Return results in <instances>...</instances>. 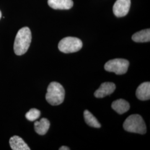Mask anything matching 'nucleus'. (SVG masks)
<instances>
[{"mask_svg": "<svg viewBox=\"0 0 150 150\" xmlns=\"http://www.w3.org/2000/svg\"><path fill=\"white\" fill-rule=\"evenodd\" d=\"M41 112L36 108H31L26 114V118L30 121H35L40 117Z\"/></svg>", "mask_w": 150, "mask_h": 150, "instance_id": "nucleus-15", "label": "nucleus"}, {"mask_svg": "<svg viewBox=\"0 0 150 150\" xmlns=\"http://www.w3.org/2000/svg\"><path fill=\"white\" fill-rule=\"evenodd\" d=\"M59 150H70V149L67 146H62L59 149Z\"/></svg>", "mask_w": 150, "mask_h": 150, "instance_id": "nucleus-16", "label": "nucleus"}, {"mask_svg": "<svg viewBox=\"0 0 150 150\" xmlns=\"http://www.w3.org/2000/svg\"><path fill=\"white\" fill-rule=\"evenodd\" d=\"M136 95L138 99L142 101L150 100V82H145L141 83L136 90Z\"/></svg>", "mask_w": 150, "mask_h": 150, "instance_id": "nucleus-8", "label": "nucleus"}, {"mask_svg": "<svg viewBox=\"0 0 150 150\" xmlns=\"http://www.w3.org/2000/svg\"><path fill=\"white\" fill-rule=\"evenodd\" d=\"M35 129L36 132L40 135H44L48 131L50 127V122L47 118H42L35 123Z\"/></svg>", "mask_w": 150, "mask_h": 150, "instance_id": "nucleus-12", "label": "nucleus"}, {"mask_svg": "<svg viewBox=\"0 0 150 150\" xmlns=\"http://www.w3.org/2000/svg\"><path fill=\"white\" fill-rule=\"evenodd\" d=\"M129 61L123 59H115L108 61L105 64V69L108 72H115L116 75H123L127 72Z\"/></svg>", "mask_w": 150, "mask_h": 150, "instance_id": "nucleus-5", "label": "nucleus"}, {"mask_svg": "<svg viewBox=\"0 0 150 150\" xmlns=\"http://www.w3.org/2000/svg\"><path fill=\"white\" fill-rule=\"evenodd\" d=\"M132 40L136 42H150V30L146 29L144 30L136 32L132 37Z\"/></svg>", "mask_w": 150, "mask_h": 150, "instance_id": "nucleus-13", "label": "nucleus"}, {"mask_svg": "<svg viewBox=\"0 0 150 150\" xmlns=\"http://www.w3.org/2000/svg\"><path fill=\"white\" fill-rule=\"evenodd\" d=\"M116 89V85L112 82H103L101 85L100 88L94 93L96 98H101L112 94Z\"/></svg>", "mask_w": 150, "mask_h": 150, "instance_id": "nucleus-7", "label": "nucleus"}, {"mask_svg": "<svg viewBox=\"0 0 150 150\" xmlns=\"http://www.w3.org/2000/svg\"><path fill=\"white\" fill-rule=\"evenodd\" d=\"M10 145L13 150H30L27 144L20 137L13 136L10 139Z\"/></svg>", "mask_w": 150, "mask_h": 150, "instance_id": "nucleus-10", "label": "nucleus"}, {"mask_svg": "<svg viewBox=\"0 0 150 150\" xmlns=\"http://www.w3.org/2000/svg\"><path fill=\"white\" fill-rule=\"evenodd\" d=\"M32 40V35L30 29L27 27L21 28L16 35L13 50L16 55L21 56L27 51Z\"/></svg>", "mask_w": 150, "mask_h": 150, "instance_id": "nucleus-1", "label": "nucleus"}, {"mask_svg": "<svg viewBox=\"0 0 150 150\" xmlns=\"http://www.w3.org/2000/svg\"><path fill=\"white\" fill-rule=\"evenodd\" d=\"M48 5L54 10H69L74 5L72 0H48Z\"/></svg>", "mask_w": 150, "mask_h": 150, "instance_id": "nucleus-9", "label": "nucleus"}, {"mask_svg": "<svg viewBox=\"0 0 150 150\" xmlns=\"http://www.w3.org/2000/svg\"><path fill=\"white\" fill-rule=\"evenodd\" d=\"M123 126L125 130L129 132L144 134L147 131L144 120L137 114L129 116L125 121Z\"/></svg>", "mask_w": 150, "mask_h": 150, "instance_id": "nucleus-3", "label": "nucleus"}, {"mask_svg": "<svg viewBox=\"0 0 150 150\" xmlns=\"http://www.w3.org/2000/svg\"><path fill=\"white\" fill-rule=\"evenodd\" d=\"M82 47V42L80 39L74 37H67L59 41L58 48L64 54L74 53L80 51Z\"/></svg>", "mask_w": 150, "mask_h": 150, "instance_id": "nucleus-4", "label": "nucleus"}, {"mask_svg": "<svg viewBox=\"0 0 150 150\" xmlns=\"http://www.w3.org/2000/svg\"><path fill=\"white\" fill-rule=\"evenodd\" d=\"M111 107L116 112L121 115L127 112L130 108L129 102L123 99H118L112 103Z\"/></svg>", "mask_w": 150, "mask_h": 150, "instance_id": "nucleus-11", "label": "nucleus"}, {"mask_svg": "<svg viewBox=\"0 0 150 150\" xmlns=\"http://www.w3.org/2000/svg\"><path fill=\"white\" fill-rule=\"evenodd\" d=\"M131 7V0H117L113 7L115 15L118 17L126 16Z\"/></svg>", "mask_w": 150, "mask_h": 150, "instance_id": "nucleus-6", "label": "nucleus"}, {"mask_svg": "<svg viewBox=\"0 0 150 150\" xmlns=\"http://www.w3.org/2000/svg\"><path fill=\"white\" fill-rule=\"evenodd\" d=\"M84 118L86 123L90 126L95 128L101 127V125L97 118L88 110H85L84 112Z\"/></svg>", "mask_w": 150, "mask_h": 150, "instance_id": "nucleus-14", "label": "nucleus"}, {"mask_svg": "<svg viewBox=\"0 0 150 150\" xmlns=\"http://www.w3.org/2000/svg\"><path fill=\"white\" fill-rule=\"evenodd\" d=\"M64 88L60 83L52 82L47 87L46 99L52 106H57L64 102Z\"/></svg>", "mask_w": 150, "mask_h": 150, "instance_id": "nucleus-2", "label": "nucleus"}, {"mask_svg": "<svg viewBox=\"0 0 150 150\" xmlns=\"http://www.w3.org/2000/svg\"><path fill=\"white\" fill-rule=\"evenodd\" d=\"M1 17H2V13H1V11H0V19H1Z\"/></svg>", "mask_w": 150, "mask_h": 150, "instance_id": "nucleus-17", "label": "nucleus"}]
</instances>
